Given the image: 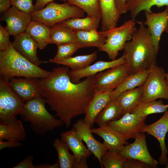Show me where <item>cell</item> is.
I'll list each match as a JSON object with an SVG mask.
<instances>
[{"label": "cell", "instance_id": "46", "mask_svg": "<svg viewBox=\"0 0 168 168\" xmlns=\"http://www.w3.org/2000/svg\"><path fill=\"white\" fill-rule=\"evenodd\" d=\"M60 168L59 162L58 160L54 164H50L47 163L40 164L35 166V168Z\"/></svg>", "mask_w": 168, "mask_h": 168}, {"label": "cell", "instance_id": "3", "mask_svg": "<svg viewBox=\"0 0 168 168\" xmlns=\"http://www.w3.org/2000/svg\"><path fill=\"white\" fill-rule=\"evenodd\" d=\"M51 72L41 68L23 56L15 49L12 43L8 49L0 51V76L8 81L15 77L44 78Z\"/></svg>", "mask_w": 168, "mask_h": 168}, {"label": "cell", "instance_id": "21", "mask_svg": "<svg viewBox=\"0 0 168 168\" xmlns=\"http://www.w3.org/2000/svg\"><path fill=\"white\" fill-rule=\"evenodd\" d=\"M91 131L103 139V143L108 150L118 153L124 145L128 143L121 135L107 125L91 129Z\"/></svg>", "mask_w": 168, "mask_h": 168}, {"label": "cell", "instance_id": "24", "mask_svg": "<svg viewBox=\"0 0 168 168\" xmlns=\"http://www.w3.org/2000/svg\"><path fill=\"white\" fill-rule=\"evenodd\" d=\"M76 43L81 48L96 47L98 49L105 43L106 37L102 31L97 30L75 31Z\"/></svg>", "mask_w": 168, "mask_h": 168}, {"label": "cell", "instance_id": "16", "mask_svg": "<svg viewBox=\"0 0 168 168\" xmlns=\"http://www.w3.org/2000/svg\"><path fill=\"white\" fill-rule=\"evenodd\" d=\"M89 150L98 159L101 168V158L108 150L103 143L96 140L92 134L91 128L82 119H78L73 125Z\"/></svg>", "mask_w": 168, "mask_h": 168}, {"label": "cell", "instance_id": "4", "mask_svg": "<svg viewBox=\"0 0 168 168\" xmlns=\"http://www.w3.org/2000/svg\"><path fill=\"white\" fill-rule=\"evenodd\" d=\"M45 103L41 96L33 98L25 102L20 114L23 120L30 123L32 131L40 135H44L63 124L60 119H56L48 111Z\"/></svg>", "mask_w": 168, "mask_h": 168}, {"label": "cell", "instance_id": "39", "mask_svg": "<svg viewBox=\"0 0 168 168\" xmlns=\"http://www.w3.org/2000/svg\"><path fill=\"white\" fill-rule=\"evenodd\" d=\"M5 27L0 25V51L8 49L12 44L9 40V35Z\"/></svg>", "mask_w": 168, "mask_h": 168}, {"label": "cell", "instance_id": "18", "mask_svg": "<svg viewBox=\"0 0 168 168\" xmlns=\"http://www.w3.org/2000/svg\"><path fill=\"white\" fill-rule=\"evenodd\" d=\"M12 44L18 53L35 64L39 66L45 62L38 58L37 54L38 45L25 31L14 36Z\"/></svg>", "mask_w": 168, "mask_h": 168}, {"label": "cell", "instance_id": "49", "mask_svg": "<svg viewBox=\"0 0 168 168\" xmlns=\"http://www.w3.org/2000/svg\"><path fill=\"white\" fill-rule=\"evenodd\" d=\"M166 168H168V161H167V162L166 164Z\"/></svg>", "mask_w": 168, "mask_h": 168}, {"label": "cell", "instance_id": "32", "mask_svg": "<svg viewBox=\"0 0 168 168\" xmlns=\"http://www.w3.org/2000/svg\"><path fill=\"white\" fill-rule=\"evenodd\" d=\"M97 57V52L95 51L88 55L71 57L55 62L54 63L68 66L72 70H77L91 65Z\"/></svg>", "mask_w": 168, "mask_h": 168}, {"label": "cell", "instance_id": "41", "mask_svg": "<svg viewBox=\"0 0 168 168\" xmlns=\"http://www.w3.org/2000/svg\"><path fill=\"white\" fill-rule=\"evenodd\" d=\"M34 156L30 155L26 159L19 162L12 168H35V166L33 163Z\"/></svg>", "mask_w": 168, "mask_h": 168}, {"label": "cell", "instance_id": "14", "mask_svg": "<svg viewBox=\"0 0 168 168\" xmlns=\"http://www.w3.org/2000/svg\"><path fill=\"white\" fill-rule=\"evenodd\" d=\"M31 15L12 6L3 13L1 20L6 23L5 27L10 35H18L25 31L32 20Z\"/></svg>", "mask_w": 168, "mask_h": 168}, {"label": "cell", "instance_id": "27", "mask_svg": "<svg viewBox=\"0 0 168 168\" xmlns=\"http://www.w3.org/2000/svg\"><path fill=\"white\" fill-rule=\"evenodd\" d=\"M150 69L130 75L111 92L112 99L116 98L119 94L123 92L143 85L149 74Z\"/></svg>", "mask_w": 168, "mask_h": 168}, {"label": "cell", "instance_id": "40", "mask_svg": "<svg viewBox=\"0 0 168 168\" xmlns=\"http://www.w3.org/2000/svg\"><path fill=\"white\" fill-rule=\"evenodd\" d=\"M150 165L140 160L135 159H128L124 164V168H150Z\"/></svg>", "mask_w": 168, "mask_h": 168}, {"label": "cell", "instance_id": "2", "mask_svg": "<svg viewBox=\"0 0 168 168\" xmlns=\"http://www.w3.org/2000/svg\"><path fill=\"white\" fill-rule=\"evenodd\" d=\"M127 42L123 49L131 74L150 69L156 64V56L151 35L142 21Z\"/></svg>", "mask_w": 168, "mask_h": 168}, {"label": "cell", "instance_id": "1", "mask_svg": "<svg viewBox=\"0 0 168 168\" xmlns=\"http://www.w3.org/2000/svg\"><path fill=\"white\" fill-rule=\"evenodd\" d=\"M69 71L67 66L58 67L47 77L37 79L40 94L67 127L74 118L85 114L95 94V75L75 83L70 79Z\"/></svg>", "mask_w": 168, "mask_h": 168}, {"label": "cell", "instance_id": "45", "mask_svg": "<svg viewBox=\"0 0 168 168\" xmlns=\"http://www.w3.org/2000/svg\"><path fill=\"white\" fill-rule=\"evenodd\" d=\"M11 0H0V13L7 11L11 7Z\"/></svg>", "mask_w": 168, "mask_h": 168}, {"label": "cell", "instance_id": "48", "mask_svg": "<svg viewBox=\"0 0 168 168\" xmlns=\"http://www.w3.org/2000/svg\"><path fill=\"white\" fill-rule=\"evenodd\" d=\"M165 77L167 84L168 86V72L166 73V72L165 74Z\"/></svg>", "mask_w": 168, "mask_h": 168}, {"label": "cell", "instance_id": "33", "mask_svg": "<svg viewBox=\"0 0 168 168\" xmlns=\"http://www.w3.org/2000/svg\"><path fill=\"white\" fill-rule=\"evenodd\" d=\"M168 108L162 100H156L146 102H140L130 113L143 117H147L149 114L165 112Z\"/></svg>", "mask_w": 168, "mask_h": 168}, {"label": "cell", "instance_id": "43", "mask_svg": "<svg viewBox=\"0 0 168 168\" xmlns=\"http://www.w3.org/2000/svg\"><path fill=\"white\" fill-rule=\"evenodd\" d=\"M21 144L19 142L0 140V150L6 148H13L20 146Z\"/></svg>", "mask_w": 168, "mask_h": 168}, {"label": "cell", "instance_id": "35", "mask_svg": "<svg viewBox=\"0 0 168 168\" xmlns=\"http://www.w3.org/2000/svg\"><path fill=\"white\" fill-rule=\"evenodd\" d=\"M68 2L82 9L87 16L101 19L100 0H68Z\"/></svg>", "mask_w": 168, "mask_h": 168}, {"label": "cell", "instance_id": "47", "mask_svg": "<svg viewBox=\"0 0 168 168\" xmlns=\"http://www.w3.org/2000/svg\"><path fill=\"white\" fill-rule=\"evenodd\" d=\"M167 15H168V17H167V23L166 27L165 30V32L168 35V12Z\"/></svg>", "mask_w": 168, "mask_h": 168}, {"label": "cell", "instance_id": "9", "mask_svg": "<svg viewBox=\"0 0 168 168\" xmlns=\"http://www.w3.org/2000/svg\"><path fill=\"white\" fill-rule=\"evenodd\" d=\"M131 74L128 64L123 63L99 72L95 75V93L113 90Z\"/></svg>", "mask_w": 168, "mask_h": 168}, {"label": "cell", "instance_id": "5", "mask_svg": "<svg viewBox=\"0 0 168 168\" xmlns=\"http://www.w3.org/2000/svg\"><path fill=\"white\" fill-rule=\"evenodd\" d=\"M85 12L80 8L68 2L60 4L53 1L30 14L32 20L40 21L51 28L67 19L83 17Z\"/></svg>", "mask_w": 168, "mask_h": 168}, {"label": "cell", "instance_id": "6", "mask_svg": "<svg viewBox=\"0 0 168 168\" xmlns=\"http://www.w3.org/2000/svg\"><path fill=\"white\" fill-rule=\"evenodd\" d=\"M135 24V20L131 18L119 27L102 31L106 39L99 50L106 52L111 60L116 59L119 52L124 49L126 43L131 40L133 33L137 29Z\"/></svg>", "mask_w": 168, "mask_h": 168}, {"label": "cell", "instance_id": "44", "mask_svg": "<svg viewBox=\"0 0 168 168\" xmlns=\"http://www.w3.org/2000/svg\"><path fill=\"white\" fill-rule=\"evenodd\" d=\"M55 0H36L34 5L35 11H38L44 8V6L51 2ZM63 1H66L68 0H60Z\"/></svg>", "mask_w": 168, "mask_h": 168}, {"label": "cell", "instance_id": "22", "mask_svg": "<svg viewBox=\"0 0 168 168\" xmlns=\"http://www.w3.org/2000/svg\"><path fill=\"white\" fill-rule=\"evenodd\" d=\"M101 12V31H106L117 26L120 15L114 0H100Z\"/></svg>", "mask_w": 168, "mask_h": 168}, {"label": "cell", "instance_id": "26", "mask_svg": "<svg viewBox=\"0 0 168 168\" xmlns=\"http://www.w3.org/2000/svg\"><path fill=\"white\" fill-rule=\"evenodd\" d=\"M123 115L121 105L117 98L112 99L96 118L95 123L100 126L117 120Z\"/></svg>", "mask_w": 168, "mask_h": 168}, {"label": "cell", "instance_id": "34", "mask_svg": "<svg viewBox=\"0 0 168 168\" xmlns=\"http://www.w3.org/2000/svg\"><path fill=\"white\" fill-rule=\"evenodd\" d=\"M53 145L58 153L60 168H75L74 156L69 153L65 142L56 138L54 141Z\"/></svg>", "mask_w": 168, "mask_h": 168}, {"label": "cell", "instance_id": "17", "mask_svg": "<svg viewBox=\"0 0 168 168\" xmlns=\"http://www.w3.org/2000/svg\"><path fill=\"white\" fill-rule=\"evenodd\" d=\"M125 63V57L123 54L119 58L110 61H99L80 70H70L69 74L72 82L77 83L83 77L95 76L105 70Z\"/></svg>", "mask_w": 168, "mask_h": 168}, {"label": "cell", "instance_id": "50", "mask_svg": "<svg viewBox=\"0 0 168 168\" xmlns=\"http://www.w3.org/2000/svg\"><path fill=\"white\" fill-rule=\"evenodd\" d=\"M165 106L168 108V104L165 105Z\"/></svg>", "mask_w": 168, "mask_h": 168}, {"label": "cell", "instance_id": "8", "mask_svg": "<svg viewBox=\"0 0 168 168\" xmlns=\"http://www.w3.org/2000/svg\"><path fill=\"white\" fill-rule=\"evenodd\" d=\"M166 73L164 69L156 64L152 66L143 85V92L141 102L158 99L168 100V86L166 79Z\"/></svg>", "mask_w": 168, "mask_h": 168}, {"label": "cell", "instance_id": "20", "mask_svg": "<svg viewBox=\"0 0 168 168\" xmlns=\"http://www.w3.org/2000/svg\"><path fill=\"white\" fill-rule=\"evenodd\" d=\"M113 91L95 93L88 104L83 120L91 128L97 116L112 99L111 93Z\"/></svg>", "mask_w": 168, "mask_h": 168}, {"label": "cell", "instance_id": "38", "mask_svg": "<svg viewBox=\"0 0 168 168\" xmlns=\"http://www.w3.org/2000/svg\"><path fill=\"white\" fill-rule=\"evenodd\" d=\"M33 0H11V5L19 10L30 14L35 11Z\"/></svg>", "mask_w": 168, "mask_h": 168}, {"label": "cell", "instance_id": "12", "mask_svg": "<svg viewBox=\"0 0 168 168\" xmlns=\"http://www.w3.org/2000/svg\"><path fill=\"white\" fill-rule=\"evenodd\" d=\"M61 140L72 152L75 161V168H88L86 160L93 153L83 143L82 140L73 128L62 133Z\"/></svg>", "mask_w": 168, "mask_h": 168}, {"label": "cell", "instance_id": "25", "mask_svg": "<svg viewBox=\"0 0 168 168\" xmlns=\"http://www.w3.org/2000/svg\"><path fill=\"white\" fill-rule=\"evenodd\" d=\"M26 134L22 122L16 120L9 123L0 122V140L19 142L23 140Z\"/></svg>", "mask_w": 168, "mask_h": 168}, {"label": "cell", "instance_id": "30", "mask_svg": "<svg viewBox=\"0 0 168 168\" xmlns=\"http://www.w3.org/2000/svg\"><path fill=\"white\" fill-rule=\"evenodd\" d=\"M126 3L130 17L134 20L143 11L152 12L151 9L153 6L159 8L168 6V0H126Z\"/></svg>", "mask_w": 168, "mask_h": 168}, {"label": "cell", "instance_id": "31", "mask_svg": "<svg viewBox=\"0 0 168 168\" xmlns=\"http://www.w3.org/2000/svg\"><path fill=\"white\" fill-rule=\"evenodd\" d=\"M101 18L87 16L85 18H72L61 22L74 31L97 30Z\"/></svg>", "mask_w": 168, "mask_h": 168}, {"label": "cell", "instance_id": "10", "mask_svg": "<svg viewBox=\"0 0 168 168\" xmlns=\"http://www.w3.org/2000/svg\"><path fill=\"white\" fill-rule=\"evenodd\" d=\"M147 117L128 112L119 119L110 121L106 125L120 133L127 141L135 138L138 134L142 132Z\"/></svg>", "mask_w": 168, "mask_h": 168}, {"label": "cell", "instance_id": "7", "mask_svg": "<svg viewBox=\"0 0 168 168\" xmlns=\"http://www.w3.org/2000/svg\"><path fill=\"white\" fill-rule=\"evenodd\" d=\"M25 102L14 91L9 81L0 79V122L9 123L16 120L21 112Z\"/></svg>", "mask_w": 168, "mask_h": 168}, {"label": "cell", "instance_id": "29", "mask_svg": "<svg viewBox=\"0 0 168 168\" xmlns=\"http://www.w3.org/2000/svg\"><path fill=\"white\" fill-rule=\"evenodd\" d=\"M70 43H76L74 31L61 22L51 28L49 44H55L57 46Z\"/></svg>", "mask_w": 168, "mask_h": 168}, {"label": "cell", "instance_id": "42", "mask_svg": "<svg viewBox=\"0 0 168 168\" xmlns=\"http://www.w3.org/2000/svg\"><path fill=\"white\" fill-rule=\"evenodd\" d=\"M114 1L116 7L120 15L127 12L128 9L126 0H114Z\"/></svg>", "mask_w": 168, "mask_h": 168}, {"label": "cell", "instance_id": "11", "mask_svg": "<svg viewBox=\"0 0 168 168\" xmlns=\"http://www.w3.org/2000/svg\"><path fill=\"white\" fill-rule=\"evenodd\" d=\"M144 133L138 134L133 143L124 145L118 153L127 159L138 160L152 168H156L158 162L151 156L148 150Z\"/></svg>", "mask_w": 168, "mask_h": 168}, {"label": "cell", "instance_id": "15", "mask_svg": "<svg viewBox=\"0 0 168 168\" xmlns=\"http://www.w3.org/2000/svg\"><path fill=\"white\" fill-rule=\"evenodd\" d=\"M168 132V110L157 121L149 125H145L142 132L146 133L155 138L158 141L161 150L159 159V163L166 165L168 159V151L165 143V138Z\"/></svg>", "mask_w": 168, "mask_h": 168}, {"label": "cell", "instance_id": "28", "mask_svg": "<svg viewBox=\"0 0 168 168\" xmlns=\"http://www.w3.org/2000/svg\"><path fill=\"white\" fill-rule=\"evenodd\" d=\"M143 92L142 85L123 92L118 96L116 98L122 108L123 115L130 112L141 102Z\"/></svg>", "mask_w": 168, "mask_h": 168}, {"label": "cell", "instance_id": "13", "mask_svg": "<svg viewBox=\"0 0 168 168\" xmlns=\"http://www.w3.org/2000/svg\"><path fill=\"white\" fill-rule=\"evenodd\" d=\"M168 6L160 12L154 13L145 11L146 18L143 23L147 29L152 38L154 49L156 54L159 49V43L161 35L165 32L168 17Z\"/></svg>", "mask_w": 168, "mask_h": 168}, {"label": "cell", "instance_id": "37", "mask_svg": "<svg viewBox=\"0 0 168 168\" xmlns=\"http://www.w3.org/2000/svg\"><path fill=\"white\" fill-rule=\"evenodd\" d=\"M57 46V53L53 58L49 59L50 63H54L57 61L72 57L78 49L81 48L76 43L61 44Z\"/></svg>", "mask_w": 168, "mask_h": 168}, {"label": "cell", "instance_id": "19", "mask_svg": "<svg viewBox=\"0 0 168 168\" xmlns=\"http://www.w3.org/2000/svg\"><path fill=\"white\" fill-rule=\"evenodd\" d=\"M37 79L15 77L11 79L9 82L14 91L25 102L41 96L38 88Z\"/></svg>", "mask_w": 168, "mask_h": 168}, {"label": "cell", "instance_id": "36", "mask_svg": "<svg viewBox=\"0 0 168 168\" xmlns=\"http://www.w3.org/2000/svg\"><path fill=\"white\" fill-rule=\"evenodd\" d=\"M127 159L114 151L107 150L101 156L102 165L105 168H124Z\"/></svg>", "mask_w": 168, "mask_h": 168}, {"label": "cell", "instance_id": "23", "mask_svg": "<svg viewBox=\"0 0 168 168\" xmlns=\"http://www.w3.org/2000/svg\"><path fill=\"white\" fill-rule=\"evenodd\" d=\"M51 28L43 23L32 20L26 29L25 32L37 43L41 49L49 44Z\"/></svg>", "mask_w": 168, "mask_h": 168}]
</instances>
